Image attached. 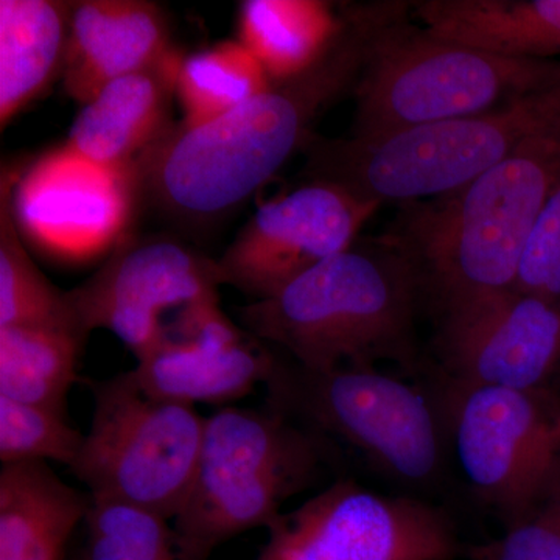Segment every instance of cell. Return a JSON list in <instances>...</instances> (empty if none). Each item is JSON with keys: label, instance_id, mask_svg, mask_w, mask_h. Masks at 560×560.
Wrapping results in <instances>:
<instances>
[{"label": "cell", "instance_id": "cell-16", "mask_svg": "<svg viewBox=\"0 0 560 560\" xmlns=\"http://www.w3.org/2000/svg\"><path fill=\"white\" fill-rule=\"evenodd\" d=\"M175 50L164 11L149 0L70 2L62 88L81 106L113 81Z\"/></svg>", "mask_w": 560, "mask_h": 560}, {"label": "cell", "instance_id": "cell-13", "mask_svg": "<svg viewBox=\"0 0 560 560\" xmlns=\"http://www.w3.org/2000/svg\"><path fill=\"white\" fill-rule=\"evenodd\" d=\"M381 209L337 184L308 180L261 206L217 260L221 287L254 301L350 248Z\"/></svg>", "mask_w": 560, "mask_h": 560}, {"label": "cell", "instance_id": "cell-26", "mask_svg": "<svg viewBox=\"0 0 560 560\" xmlns=\"http://www.w3.org/2000/svg\"><path fill=\"white\" fill-rule=\"evenodd\" d=\"M84 433L68 416L38 405L0 396V460L3 466L25 463H75Z\"/></svg>", "mask_w": 560, "mask_h": 560}, {"label": "cell", "instance_id": "cell-18", "mask_svg": "<svg viewBox=\"0 0 560 560\" xmlns=\"http://www.w3.org/2000/svg\"><path fill=\"white\" fill-rule=\"evenodd\" d=\"M411 11L440 38L518 60L560 55V0H423Z\"/></svg>", "mask_w": 560, "mask_h": 560}, {"label": "cell", "instance_id": "cell-24", "mask_svg": "<svg viewBox=\"0 0 560 560\" xmlns=\"http://www.w3.org/2000/svg\"><path fill=\"white\" fill-rule=\"evenodd\" d=\"M275 86L257 58L238 39L219 40L180 62L176 98L186 127L224 116Z\"/></svg>", "mask_w": 560, "mask_h": 560}, {"label": "cell", "instance_id": "cell-10", "mask_svg": "<svg viewBox=\"0 0 560 560\" xmlns=\"http://www.w3.org/2000/svg\"><path fill=\"white\" fill-rule=\"evenodd\" d=\"M142 201L136 162L97 164L66 142L18 171L11 191L14 220L28 248L70 265L109 256L127 241Z\"/></svg>", "mask_w": 560, "mask_h": 560}, {"label": "cell", "instance_id": "cell-17", "mask_svg": "<svg viewBox=\"0 0 560 560\" xmlns=\"http://www.w3.org/2000/svg\"><path fill=\"white\" fill-rule=\"evenodd\" d=\"M183 55L113 81L81 106L66 143L81 156L110 167L131 165L175 121L172 102Z\"/></svg>", "mask_w": 560, "mask_h": 560}, {"label": "cell", "instance_id": "cell-1", "mask_svg": "<svg viewBox=\"0 0 560 560\" xmlns=\"http://www.w3.org/2000/svg\"><path fill=\"white\" fill-rule=\"evenodd\" d=\"M371 5L342 9L345 28L307 72L275 83L224 116L186 127L175 121L138 165L143 200L189 228L219 223L261 189L312 138V127L363 68Z\"/></svg>", "mask_w": 560, "mask_h": 560}, {"label": "cell", "instance_id": "cell-29", "mask_svg": "<svg viewBox=\"0 0 560 560\" xmlns=\"http://www.w3.org/2000/svg\"><path fill=\"white\" fill-rule=\"evenodd\" d=\"M72 560H80V558H75V559H72Z\"/></svg>", "mask_w": 560, "mask_h": 560}, {"label": "cell", "instance_id": "cell-6", "mask_svg": "<svg viewBox=\"0 0 560 560\" xmlns=\"http://www.w3.org/2000/svg\"><path fill=\"white\" fill-rule=\"evenodd\" d=\"M318 438L282 412L224 407L206 418L189 493L173 518L179 560H209L224 541L270 528L315 481Z\"/></svg>", "mask_w": 560, "mask_h": 560}, {"label": "cell", "instance_id": "cell-22", "mask_svg": "<svg viewBox=\"0 0 560 560\" xmlns=\"http://www.w3.org/2000/svg\"><path fill=\"white\" fill-rule=\"evenodd\" d=\"M86 338L72 327H0V396L66 415Z\"/></svg>", "mask_w": 560, "mask_h": 560}, {"label": "cell", "instance_id": "cell-11", "mask_svg": "<svg viewBox=\"0 0 560 560\" xmlns=\"http://www.w3.org/2000/svg\"><path fill=\"white\" fill-rule=\"evenodd\" d=\"M220 287L217 260L165 235H130L68 301L84 334L108 330L139 359L187 313L220 301Z\"/></svg>", "mask_w": 560, "mask_h": 560}, {"label": "cell", "instance_id": "cell-3", "mask_svg": "<svg viewBox=\"0 0 560 560\" xmlns=\"http://www.w3.org/2000/svg\"><path fill=\"white\" fill-rule=\"evenodd\" d=\"M560 186V130L526 140L506 160L434 200L410 202L390 235L444 307L514 289L523 250Z\"/></svg>", "mask_w": 560, "mask_h": 560}, {"label": "cell", "instance_id": "cell-28", "mask_svg": "<svg viewBox=\"0 0 560 560\" xmlns=\"http://www.w3.org/2000/svg\"><path fill=\"white\" fill-rule=\"evenodd\" d=\"M514 289L560 304V186L530 232Z\"/></svg>", "mask_w": 560, "mask_h": 560}, {"label": "cell", "instance_id": "cell-19", "mask_svg": "<svg viewBox=\"0 0 560 560\" xmlns=\"http://www.w3.org/2000/svg\"><path fill=\"white\" fill-rule=\"evenodd\" d=\"M90 495L61 480L49 464L0 470V560H62L84 523Z\"/></svg>", "mask_w": 560, "mask_h": 560}, {"label": "cell", "instance_id": "cell-8", "mask_svg": "<svg viewBox=\"0 0 560 560\" xmlns=\"http://www.w3.org/2000/svg\"><path fill=\"white\" fill-rule=\"evenodd\" d=\"M92 419L70 470L90 495L178 514L189 493L206 418L197 408L151 396L131 371L92 383Z\"/></svg>", "mask_w": 560, "mask_h": 560}, {"label": "cell", "instance_id": "cell-20", "mask_svg": "<svg viewBox=\"0 0 560 560\" xmlns=\"http://www.w3.org/2000/svg\"><path fill=\"white\" fill-rule=\"evenodd\" d=\"M70 2L0 0V127L61 79Z\"/></svg>", "mask_w": 560, "mask_h": 560}, {"label": "cell", "instance_id": "cell-25", "mask_svg": "<svg viewBox=\"0 0 560 560\" xmlns=\"http://www.w3.org/2000/svg\"><path fill=\"white\" fill-rule=\"evenodd\" d=\"M80 560H179L172 521L127 501L90 495Z\"/></svg>", "mask_w": 560, "mask_h": 560}, {"label": "cell", "instance_id": "cell-4", "mask_svg": "<svg viewBox=\"0 0 560 560\" xmlns=\"http://www.w3.org/2000/svg\"><path fill=\"white\" fill-rule=\"evenodd\" d=\"M410 3L371 5L350 138L485 113L560 79V61L518 60L440 38L412 25Z\"/></svg>", "mask_w": 560, "mask_h": 560}, {"label": "cell", "instance_id": "cell-5", "mask_svg": "<svg viewBox=\"0 0 560 560\" xmlns=\"http://www.w3.org/2000/svg\"><path fill=\"white\" fill-rule=\"evenodd\" d=\"M560 130V79L485 113L410 128L382 139L312 136L308 180L337 184L363 200L445 197L506 160L526 140Z\"/></svg>", "mask_w": 560, "mask_h": 560}, {"label": "cell", "instance_id": "cell-9", "mask_svg": "<svg viewBox=\"0 0 560 560\" xmlns=\"http://www.w3.org/2000/svg\"><path fill=\"white\" fill-rule=\"evenodd\" d=\"M445 419L471 488L506 528L521 522L560 464V399L453 382Z\"/></svg>", "mask_w": 560, "mask_h": 560}, {"label": "cell", "instance_id": "cell-21", "mask_svg": "<svg viewBox=\"0 0 560 560\" xmlns=\"http://www.w3.org/2000/svg\"><path fill=\"white\" fill-rule=\"evenodd\" d=\"M345 28V13L323 0H245L237 39L272 83L294 79L318 65Z\"/></svg>", "mask_w": 560, "mask_h": 560}, {"label": "cell", "instance_id": "cell-14", "mask_svg": "<svg viewBox=\"0 0 560 560\" xmlns=\"http://www.w3.org/2000/svg\"><path fill=\"white\" fill-rule=\"evenodd\" d=\"M441 349L453 382L544 388L560 364V304L510 289L448 305Z\"/></svg>", "mask_w": 560, "mask_h": 560}, {"label": "cell", "instance_id": "cell-7", "mask_svg": "<svg viewBox=\"0 0 560 560\" xmlns=\"http://www.w3.org/2000/svg\"><path fill=\"white\" fill-rule=\"evenodd\" d=\"M268 407L360 452L389 477L423 485L441 469V420L416 386L375 368L308 371L279 363Z\"/></svg>", "mask_w": 560, "mask_h": 560}, {"label": "cell", "instance_id": "cell-27", "mask_svg": "<svg viewBox=\"0 0 560 560\" xmlns=\"http://www.w3.org/2000/svg\"><path fill=\"white\" fill-rule=\"evenodd\" d=\"M471 560H560V464L539 500L503 536L469 550Z\"/></svg>", "mask_w": 560, "mask_h": 560}, {"label": "cell", "instance_id": "cell-12", "mask_svg": "<svg viewBox=\"0 0 560 560\" xmlns=\"http://www.w3.org/2000/svg\"><path fill=\"white\" fill-rule=\"evenodd\" d=\"M256 560H452L460 541L444 512L338 481L268 528Z\"/></svg>", "mask_w": 560, "mask_h": 560}, {"label": "cell", "instance_id": "cell-23", "mask_svg": "<svg viewBox=\"0 0 560 560\" xmlns=\"http://www.w3.org/2000/svg\"><path fill=\"white\" fill-rule=\"evenodd\" d=\"M16 173L3 168L0 183V327H72L83 331L70 308L68 291L54 285L36 267L18 230L11 206Z\"/></svg>", "mask_w": 560, "mask_h": 560}, {"label": "cell", "instance_id": "cell-2", "mask_svg": "<svg viewBox=\"0 0 560 560\" xmlns=\"http://www.w3.org/2000/svg\"><path fill=\"white\" fill-rule=\"evenodd\" d=\"M419 282L415 261L393 238H359L276 296L238 308V319L304 370L374 368L410 359Z\"/></svg>", "mask_w": 560, "mask_h": 560}, {"label": "cell", "instance_id": "cell-15", "mask_svg": "<svg viewBox=\"0 0 560 560\" xmlns=\"http://www.w3.org/2000/svg\"><path fill=\"white\" fill-rule=\"evenodd\" d=\"M261 341L232 323L220 301L180 319L171 334L139 357L135 381L151 396L179 404L224 405L267 385L278 360Z\"/></svg>", "mask_w": 560, "mask_h": 560}]
</instances>
